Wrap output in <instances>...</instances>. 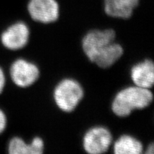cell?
Masks as SVG:
<instances>
[{"label":"cell","instance_id":"2","mask_svg":"<svg viewBox=\"0 0 154 154\" xmlns=\"http://www.w3.org/2000/svg\"><path fill=\"white\" fill-rule=\"evenodd\" d=\"M153 99V94L149 88L136 85L128 86L116 94L111 103V110L116 116L124 118L134 110L148 107Z\"/></svg>","mask_w":154,"mask_h":154},{"label":"cell","instance_id":"5","mask_svg":"<svg viewBox=\"0 0 154 154\" xmlns=\"http://www.w3.org/2000/svg\"><path fill=\"white\" fill-rule=\"evenodd\" d=\"M9 75L15 85L20 88H26L38 80L40 71L35 63L23 59H18L11 63Z\"/></svg>","mask_w":154,"mask_h":154},{"label":"cell","instance_id":"14","mask_svg":"<svg viewBox=\"0 0 154 154\" xmlns=\"http://www.w3.org/2000/svg\"><path fill=\"white\" fill-rule=\"evenodd\" d=\"M154 153V146L153 143H151L149 145V146L146 149L145 153L146 154H153Z\"/></svg>","mask_w":154,"mask_h":154},{"label":"cell","instance_id":"1","mask_svg":"<svg viewBox=\"0 0 154 154\" xmlns=\"http://www.w3.org/2000/svg\"><path fill=\"white\" fill-rule=\"evenodd\" d=\"M116 36V32L112 29L89 31L82 38L83 51L88 60L100 68H109L124 53L122 46L115 42Z\"/></svg>","mask_w":154,"mask_h":154},{"label":"cell","instance_id":"13","mask_svg":"<svg viewBox=\"0 0 154 154\" xmlns=\"http://www.w3.org/2000/svg\"><path fill=\"white\" fill-rule=\"evenodd\" d=\"M6 76L2 67L0 66V95L3 93L6 86Z\"/></svg>","mask_w":154,"mask_h":154},{"label":"cell","instance_id":"8","mask_svg":"<svg viewBox=\"0 0 154 154\" xmlns=\"http://www.w3.org/2000/svg\"><path fill=\"white\" fill-rule=\"evenodd\" d=\"M131 78L134 85L144 88L153 87L154 84V64L151 59L135 64L131 70Z\"/></svg>","mask_w":154,"mask_h":154},{"label":"cell","instance_id":"11","mask_svg":"<svg viewBox=\"0 0 154 154\" xmlns=\"http://www.w3.org/2000/svg\"><path fill=\"white\" fill-rule=\"evenodd\" d=\"M143 151V146L141 142L130 135L121 136L113 145L115 154H140Z\"/></svg>","mask_w":154,"mask_h":154},{"label":"cell","instance_id":"3","mask_svg":"<svg viewBox=\"0 0 154 154\" xmlns=\"http://www.w3.org/2000/svg\"><path fill=\"white\" fill-rule=\"evenodd\" d=\"M84 96V88L72 79L61 80L56 86L53 96L56 105L63 112H72Z\"/></svg>","mask_w":154,"mask_h":154},{"label":"cell","instance_id":"9","mask_svg":"<svg viewBox=\"0 0 154 154\" xmlns=\"http://www.w3.org/2000/svg\"><path fill=\"white\" fill-rule=\"evenodd\" d=\"M140 0H103V9L109 17L128 19L131 17Z\"/></svg>","mask_w":154,"mask_h":154},{"label":"cell","instance_id":"10","mask_svg":"<svg viewBox=\"0 0 154 154\" xmlns=\"http://www.w3.org/2000/svg\"><path fill=\"white\" fill-rule=\"evenodd\" d=\"M7 150L9 154H42L44 151V142L40 137H35L29 144L22 138H11L9 141Z\"/></svg>","mask_w":154,"mask_h":154},{"label":"cell","instance_id":"7","mask_svg":"<svg viewBox=\"0 0 154 154\" xmlns=\"http://www.w3.org/2000/svg\"><path fill=\"white\" fill-rule=\"evenodd\" d=\"M27 10L34 21L43 24L55 22L60 11L57 0H29Z\"/></svg>","mask_w":154,"mask_h":154},{"label":"cell","instance_id":"6","mask_svg":"<svg viewBox=\"0 0 154 154\" xmlns=\"http://www.w3.org/2000/svg\"><path fill=\"white\" fill-rule=\"evenodd\" d=\"M30 32L28 26L23 22L11 24L0 35V41L4 47L11 51L22 49L29 40Z\"/></svg>","mask_w":154,"mask_h":154},{"label":"cell","instance_id":"4","mask_svg":"<svg viewBox=\"0 0 154 154\" xmlns=\"http://www.w3.org/2000/svg\"><path fill=\"white\" fill-rule=\"evenodd\" d=\"M113 141V136L108 128L95 126L86 132L83 137V148L86 153L101 154L108 151Z\"/></svg>","mask_w":154,"mask_h":154},{"label":"cell","instance_id":"12","mask_svg":"<svg viewBox=\"0 0 154 154\" xmlns=\"http://www.w3.org/2000/svg\"><path fill=\"white\" fill-rule=\"evenodd\" d=\"M7 126V118L6 113L2 109H0V135L6 130Z\"/></svg>","mask_w":154,"mask_h":154}]
</instances>
